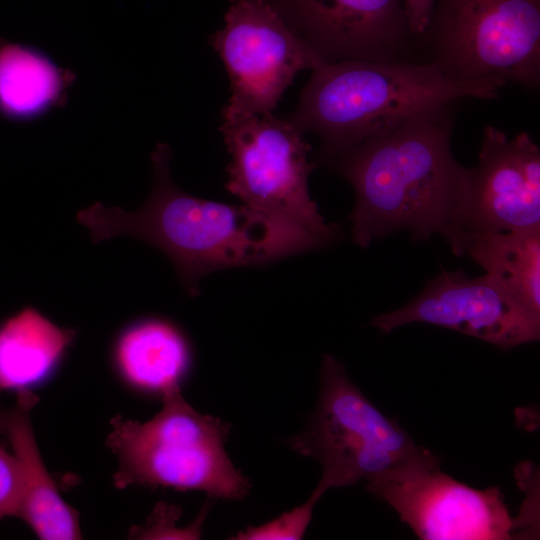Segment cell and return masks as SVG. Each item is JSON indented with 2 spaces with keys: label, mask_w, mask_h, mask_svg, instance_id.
Returning a JSON list of instances; mask_svg holds the SVG:
<instances>
[{
  "label": "cell",
  "mask_w": 540,
  "mask_h": 540,
  "mask_svg": "<svg viewBox=\"0 0 540 540\" xmlns=\"http://www.w3.org/2000/svg\"><path fill=\"white\" fill-rule=\"evenodd\" d=\"M447 77L540 87V0H436L416 40Z\"/></svg>",
  "instance_id": "5"
},
{
  "label": "cell",
  "mask_w": 540,
  "mask_h": 540,
  "mask_svg": "<svg viewBox=\"0 0 540 540\" xmlns=\"http://www.w3.org/2000/svg\"><path fill=\"white\" fill-rule=\"evenodd\" d=\"M403 3L410 28L417 40L428 25L436 0H403Z\"/></svg>",
  "instance_id": "20"
},
{
  "label": "cell",
  "mask_w": 540,
  "mask_h": 540,
  "mask_svg": "<svg viewBox=\"0 0 540 540\" xmlns=\"http://www.w3.org/2000/svg\"><path fill=\"white\" fill-rule=\"evenodd\" d=\"M58 68L41 52L9 42L0 43V113L13 120L32 118L57 99Z\"/></svg>",
  "instance_id": "17"
},
{
  "label": "cell",
  "mask_w": 540,
  "mask_h": 540,
  "mask_svg": "<svg viewBox=\"0 0 540 540\" xmlns=\"http://www.w3.org/2000/svg\"><path fill=\"white\" fill-rule=\"evenodd\" d=\"M324 491L317 486L302 505L258 527H248L231 539L236 540H298L302 539L311 521L313 508Z\"/></svg>",
  "instance_id": "18"
},
{
  "label": "cell",
  "mask_w": 540,
  "mask_h": 540,
  "mask_svg": "<svg viewBox=\"0 0 540 540\" xmlns=\"http://www.w3.org/2000/svg\"><path fill=\"white\" fill-rule=\"evenodd\" d=\"M37 402L33 392L23 390L11 408H0V433L9 441L24 476L19 517L41 539H80L78 514L61 498L35 440L30 414Z\"/></svg>",
  "instance_id": "13"
},
{
  "label": "cell",
  "mask_w": 540,
  "mask_h": 540,
  "mask_svg": "<svg viewBox=\"0 0 540 540\" xmlns=\"http://www.w3.org/2000/svg\"><path fill=\"white\" fill-rule=\"evenodd\" d=\"M212 45L230 82L228 113H272L298 72L324 62L268 0H230Z\"/></svg>",
  "instance_id": "9"
},
{
  "label": "cell",
  "mask_w": 540,
  "mask_h": 540,
  "mask_svg": "<svg viewBox=\"0 0 540 540\" xmlns=\"http://www.w3.org/2000/svg\"><path fill=\"white\" fill-rule=\"evenodd\" d=\"M462 255L510 295L540 314V228L470 236Z\"/></svg>",
  "instance_id": "16"
},
{
  "label": "cell",
  "mask_w": 540,
  "mask_h": 540,
  "mask_svg": "<svg viewBox=\"0 0 540 540\" xmlns=\"http://www.w3.org/2000/svg\"><path fill=\"white\" fill-rule=\"evenodd\" d=\"M540 228V149L521 132L513 139L484 128L478 163L468 168L450 247L462 256L473 235Z\"/></svg>",
  "instance_id": "10"
},
{
  "label": "cell",
  "mask_w": 540,
  "mask_h": 540,
  "mask_svg": "<svg viewBox=\"0 0 540 540\" xmlns=\"http://www.w3.org/2000/svg\"><path fill=\"white\" fill-rule=\"evenodd\" d=\"M75 329L61 327L32 305L0 323V390H30L52 375L75 341Z\"/></svg>",
  "instance_id": "15"
},
{
  "label": "cell",
  "mask_w": 540,
  "mask_h": 540,
  "mask_svg": "<svg viewBox=\"0 0 540 540\" xmlns=\"http://www.w3.org/2000/svg\"><path fill=\"white\" fill-rule=\"evenodd\" d=\"M367 489L422 540H508L536 533V522L512 517L499 487L480 490L457 481L422 446L368 480Z\"/></svg>",
  "instance_id": "8"
},
{
  "label": "cell",
  "mask_w": 540,
  "mask_h": 540,
  "mask_svg": "<svg viewBox=\"0 0 540 540\" xmlns=\"http://www.w3.org/2000/svg\"><path fill=\"white\" fill-rule=\"evenodd\" d=\"M231 156L226 190L251 208L286 217L330 243L339 228L326 223L311 198L308 177L316 163L311 145L286 118L272 113L222 112L219 128Z\"/></svg>",
  "instance_id": "7"
},
{
  "label": "cell",
  "mask_w": 540,
  "mask_h": 540,
  "mask_svg": "<svg viewBox=\"0 0 540 540\" xmlns=\"http://www.w3.org/2000/svg\"><path fill=\"white\" fill-rule=\"evenodd\" d=\"M455 104L368 138L331 165L353 187L352 240L367 248L407 230L414 240L442 235L450 244L467 167L454 157Z\"/></svg>",
  "instance_id": "2"
},
{
  "label": "cell",
  "mask_w": 540,
  "mask_h": 540,
  "mask_svg": "<svg viewBox=\"0 0 540 540\" xmlns=\"http://www.w3.org/2000/svg\"><path fill=\"white\" fill-rule=\"evenodd\" d=\"M114 367L133 387L162 396L180 389L192 360L182 330L160 317H142L125 325L113 341Z\"/></svg>",
  "instance_id": "14"
},
{
  "label": "cell",
  "mask_w": 540,
  "mask_h": 540,
  "mask_svg": "<svg viewBox=\"0 0 540 540\" xmlns=\"http://www.w3.org/2000/svg\"><path fill=\"white\" fill-rule=\"evenodd\" d=\"M422 322L461 332L502 350L540 338V314L532 311L489 275L471 278L442 271L403 307L374 317L371 325L390 333Z\"/></svg>",
  "instance_id": "11"
},
{
  "label": "cell",
  "mask_w": 540,
  "mask_h": 540,
  "mask_svg": "<svg viewBox=\"0 0 540 540\" xmlns=\"http://www.w3.org/2000/svg\"><path fill=\"white\" fill-rule=\"evenodd\" d=\"M326 63L417 61L403 0H272Z\"/></svg>",
  "instance_id": "12"
},
{
  "label": "cell",
  "mask_w": 540,
  "mask_h": 540,
  "mask_svg": "<svg viewBox=\"0 0 540 540\" xmlns=\"http://www.w3.org/2000/svg\"><path fill=\"white\" fill-rule=\"evenodd\" d=\"M24 496V476L15 455L0 445V519L19 517Z\"/></svg>",
  "instance_id": "19"
},
{
  "label": "cell",
  "mask_w": 540,
  "mask_h": 540,
  "mask_svg": "<svg viewBox=\"0 0 540 540\" xmlns=\"http://www.w3.org/2000/svg\"><path fill=\"white\" fill-rule=\"evenodd\" d=\"M290 444L321 464L317 486L324 491L367 482L420 448L396 419L370 402L330 354L323 358L316 409Z\"/></svg>",
  "instance_id": "6"
},
{
  "label": "cell",
  "mask_w": 540,
  "mask_h": 540,
  "mask_svg": "<svg viewBox=\"0 0 540 540\" xmlns=\"http://www.w3.org/2000/svg\"><path fill=\"white\" fill-rule=\"evenodd\" d=\"M162 397V409L147 422L111 420L107 443L119 460L116 485L197 490L227 500L246 497L251 484L224 447L230 425L196 411L180 389Z\"/></svg>",
  "instance_id": "4"
},
{
  "label": "cell",
  "mask_w": 540,
  "mask_h": 540,
  "mask_svg": "<svg viewBox=\"0 0 540 540\" xmlns=\"http://www.w3.org/2000/svg\"><path fill=\"white\" fill-rule=\"evenodd\" d=\"M506 84L497 77L454 80L425 61L323 62L286 119L316 135L319 160L331 164L358 143L430 112L470 98L496 99Z\"/></svg>",
  "instance_id": "3"
},
{
  "label": "cell",
  "mask_w": 540,
  "mask_h": 540,
  "mask_svg": "<svg viewBox=\"0 0 540 540\" xmlns=\"http://www.w3.org/2000/svg\"><path fill=\"white\" fill-rule=\"evenodd\" d=\"M170 149L152 153L154 184L140 209L127 212L95 202L76 213L94 244L130 236L162 251L190 297L208 274L261 266L329 244L294 221L245 204L230 205L179 189L169 171Z\"/></svg>",
  "instance_id": "1"
}]
</instances>
